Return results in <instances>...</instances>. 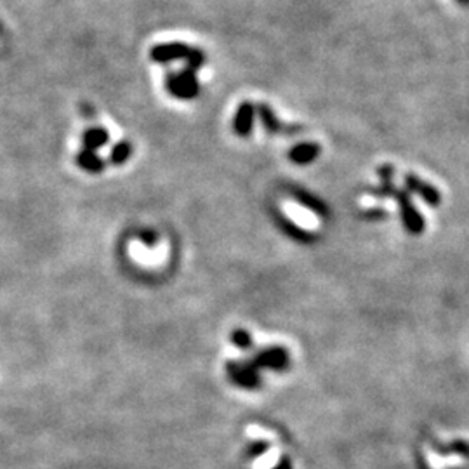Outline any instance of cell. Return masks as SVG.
I'll list each match as a JSON object with an SVG mask.
<instances>
[{"mask_svg": "<svg viewBox=\"0 0 469 469\" xmlns=\"http://www.w3.org/2000/svg\"><path fill=\"white\" fill-rule=\"evenodd\" d=\"M254 120H256V104L250 101H243L236 110L235 118H233V131L240 138H249L252 132Z\"/></svg>", "mask_w": 469, "mask_h": 469, "instance_id": "obj_8", "label": "cell"}, {"mask_svg": "<svg viewBox=\"0 0 469 469\" xmlns=\"http://www.w3.org/2000/svg\"><path fill=\"white\" fill-rule=\"evenodd\" d=\"M167 90L174 97L179 99H193L200 94V82L197 79V73L190 68H184L183 72L170 73L167 76Z\"/></svg>", "mask_w": 469, "mask_h": 469, "instance_id": "obj_2", "label": "cell"}, {"mask_svg": "<svg viewBox=\"0 0 469 469\" xmlns=\"http://www.w3.org/2000/svg\"><path fill=\"white\" fill-rule=\"evenodd\" d=\"M226 374L235 386L243 389H259L261 375L259 370L252 365V361H228Z\"/></svg>", "mask_w": 469, "mask_h": 469, "instance_id": "obj_3", "label": "cell"}, {"mask_svg": "<svg viewBox=\"0 0 469 469\" xmlns=\"http://www.w3.org/2000/svg\"><path fill=\"white\" fill-rule=\"evenodd\" d=\"M75 162L80 169L87 170V172H101V170L106 167L104 160L101 158L96 151H92V149H85V148H83L82 151L76 155Z\"/></svg>", "mask_w": 469, "mask_h": 469, "instance_id": "obj_12", "label": "cell"}, {"mask_svg": "<svg viewBox=\"0 0 469 469\" xmlns=\"http://www.w3.org/2000/svg\"><path fill=\"white\" fill-rule=\"evenodd\" d=\"M250 361L257 370L268 368V370L283 372L290 365V353L283 346H271L266 349H261Z\"/></svg>", "mask_w": 469, "mask_h": 469, "instance_id": "obj_5", "label": "cell"}, {"mask_svg": "<svg viewBox=\"0 0 469 469\" xmlns=\"http://www.w3.org/2000/svg\"><path fill=\"white\" fill-rule=\"evenodd\" d=\"M459 3H462V6H469V0H457Z\"/></svg>", "mask_w": 469, "mask_h": 469, "instance_id": "obj_20", "label": "cell"}, {"mask_svg": "<svg viewBox=\"0 0 469 469\" xmlns=\"http://www.w3.org/2000/svg\"><path fill=\"white\" fill-rule=\"evenodd\" d=\"M190 45L181 42H170V44H160L151 49V59L156 63H169L176 59H186L190 52Z\"/></svg>", "mask_w": 469, "mask_h": 469, "instance_id": "obj_10", "label": "cell"}, {"mask_svg": "<svg viewBox=\"0 0 469 469\" xmlns=\"http://www.w3.org/2000/svg\"><path fill=\"white\" fill-rule=\"evenodd\" d=\"M320 153H322V146L318 142L304 141L292 146L290 151H288V160L295 165H308V163H313L318 158Z\"/></svg>", "mask_w": 469, "mask_h": 469, "instance_id": "obj_11", "label": "cell"}, {"mask_svg": "<svg viewBox=\"0 0 469 469\" xmlns=\"http://www.w3.org/2000/svg\"><path fill=\"white\" fill-rule=\"evenodd\" d=\"M184 61H186V68H190V69H193V72H197V69H200L201 66L205 65V54L200 51V49L191 47Z\"/></svg>", "mask_w": 469, "mask_h": 469, "instance_id": "obj_16", "label": "cell"}, {"mask_svg": "<svg viewBox=\"0 0 469 469\" xmlns=\"http://www.w3.org/2000/svg\"><path fill=\"white\" fill-rule=\"evenodd\" d=\"M393 198L396 200L400 207V215H402V222L403 228H405L406 233L410 235H420L426 228V221L420 215V212L417 211V207L413 205L412 197L406 190H400V188H395L393 191Z\"/></svg>", "mask_w": 469, "mask_h": 469, "instance_id": "obj_1", "label": "cell"}, {"mask_svg": "<svg viewBox=\"0 0 469 469\" xmlns=\"http://www.w3.org/2000/svg\"><path fill=\"white\" fill-rule=\"evenodd\" d=\"M108 141H110V134L103 127H90L82 135V142L85 149H92V151L103 148Z\"/></svg>", "mask_w": 469, "mask_h": 469, "instance_id": "obj_13", "label": "cell"}, {"mask_svg": "<svg viewBox=\"0 0 469 469\" xmlns=\"http://www.w3.org/2000/svg\"><path fill=\"white\" fill-rule=\"evenodd\" d=\"M405 190L409 193L417 195V197L422 198L427 205L431 207H438L441 204V193L433 186V184L426 183V181L419 179L413 174H406L405 176Z\"/></svg>", "mask_w": 469, "mask_h": 469, "instance_id": "obj_6", "label": "cell"}, {"mask_svg": "<svg viewBox=\"0 0 469 469\" xmlns=\"http://www.w3.org/2000/svg\"><path fill=\"white\" fill-rule=\"evenodd\" d=\"M273 219H274V222H277L278 228L281 229V233H285V235H287L290 240H294V242L308 245V243L318 240V236H316L315 233H309V231H306V229H302L301 226H297L294 221H290V219H288L283 212L273 211Z\"/></svg>", "mask_w": 469, "mask_h": 469, "instance_id": "obj_7", "label": "cell"}, {"mask_svg": "<svg viewBox=\"0 0 469 469\" xmlns=\"http://www.w3.org/2000/svg\"><path fill=\"white\" fill-rule=\"evenodd\" d=\"M288 193H290V197L294 198V200L297 201L301 207H304V208H308V211L315 212L318 217H323V219L329 217L330 208L327 207L325 201L320 200V198L315 197L313 193H309V191L302 190V188H295V186L288 188Z\"/></svg>", "mask_w": 469, "mask_h": 469, "instance_id": "obj_9", "label": "cell"}, {"mask_svg": "<svg viewBox=\"0 0 469 469\" xmlns=\"http://www.w3.org/2000/svg\"><path fill=\"white\" fill-rule=\"evenodd\" d=\"M139 240H141L146 247H155L156 242H158V235H156L153 229H141V231H139Z\"/></svg>", "mask_w": 469, "mask_h": 469, "instance_id": "obj_18", "label": "cell"}, {"mask_svg": "<svg viewBox=\"0 0 469 469\" xmlns=\"http://www.w3.org/2000/svg\"><path fill=\"white\" fill-rule=\"evenodd\" d=\"M386 217H388V212L382 208H368V211L360 212V219H365V221H381Z\"/></svg>", "mask_w": 469, "mask_h": 469, "instance_id": "obj_17", "label": "cell"}, {"mask_svg": "<svg viewBox=\"0 0 469 469\" xmlns=\"http://www.w3.org/2000/svg\"><path fill=\"white\" fill-rule=\"evenodd\" d=\"M132 155V146L127 141H118L117 145L111 148L110 151V162L113 165H124L129 160V156Z\"/></svg>", "mask_w": 469, "mask_h": 469, "instance_id": "obj_14", "label": "cell"}, {"mask_svg": "<svg viewBox=\"0 0 469 469\" xmlns=\"http://www.w3.org/2000/svg\"><path fill=\"white\" fill-rule=\"evenodd\" d=\"M231 343L235 344L236 347H240V349L247 351L252 347L254 340H252V336H250L245 329H235L231 332Z\"/></svg>", "mask_w": 469, "mask_h": 469, "instance_id": "obj_15", "label": "cell"}, {"mask_svg": "<svg viewBox=\"0 0 469 469\" xmlns=\"http://www.w3.org/2000/svg\"><path fill=\"white\" fill-rule=\"evenodd\" d=\"M379 177H381L382 183H391L393 176H395V167L391 163H384L382 167H379Z\"/></svg>", "mask_w": 469, "mask_h": 469, "instance_id": "obj_19", "label": "cell"}, {"mask_svg": "<svg viewBox=\"0 0 469 469\" xmlns=\"http://www.w3.org/2000/svg\"><path fill=\"white\" fill-rule=\"evenodd\" d=\"M256 113L259 117L261 124H263L264 131L270 135H297L302 134L304 127L302 125H294V124H281L278 120L277 113L273 111V108L268 103H259L256 106Z\"/></svg>", "mask_w": 469, "mask_h": 469, "instance_id": "obj_4", "label": "cell"}]
</instances>
